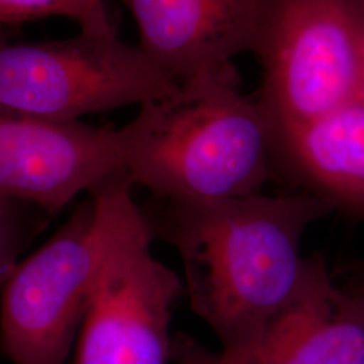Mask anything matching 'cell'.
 <instances>
[{"instance_id":"6da1fadb","label":"cell","mask_w":364,"mask_h":364,"mask_svg":"<svg viewBox=\"0 0 364 364\" xmlns=\"http://www.w3.org/2000/svg\"><path fill=\"white\" fill-rule=\"evenodd\" d=\"M144 209L151 234L180 255L183 293L220 347L258 335L294 297L308 267L301 243L333 205L311 192L215 201L158 200Z\"/></svg>"},{"instance_id":"7a4b0ae2","label":"cell","mask_w":364,"mask_h":364,"mask_svg":"<svg viewBox=\"0 0 364 364\" xmlns=\"http://www.w3.org/2000/svg\"><path fill=\"white\" fill-rule=\"evenodd\" d=\"M123 129L126 177L158 200L195 203L260 193L275 178L274 132L236 72L139 105Z\"/></svg>"},{"instance_id":"3957f363","label":"cell","mask_w":364,"mask_h":364,"mask_svg":"<svg viewBox=\"0 0 364 364\" xmlns=\"http://www.w3.org/2000/svg\"><path fill=\"white\" fill-rule=\"evenodd\" d=\"M126 174L92 191L95 273L76 364H169L180 275L151 251L144 209Z\"/></svg>"},{"instance_id":"277c9868","label":"cell","mask_w":364,"mask_h":364,"mask_svg":"<svg viewBox=\"0 0 364 364\" xmlns=\"http://www.w3.org/2000/svg\"><path fill=\"white\" fill-rule=\"evenodd\" d=\"M252 53L274 136L364 96V0H263Z\"/></svg>"},{"instance_id":"5b68a950","label":"cell","mask_w":364,"mask_h":364,"mask_svg":"<svg viewBox=\"0 0 364 364\" xmlns=\"http://www.w3.org/2000/svg\"><path fill=\"white\" fill-rule=\"evenodd\" d=\"M181 85L112 25L72 38L10 43L0 28V109L52 122L164 100Z\"/></svg>"},{"instance_id":"8992f818","label":"cell","mask_w":364,"mask_h":364,"mask_svg":"<svg viewBox=\"0 0 364 364\" xmlns=\"http://www.w3.org/2000/svg\"><path fill=\"white\" fill-rule=\"evenodd\" d=\"M93 201L78 205L60 231L3 287L0 350L13 364H65L81 329L95 273Z\"/></svg>"},{"instance_id":"52a82bcc","label":"cell","mask_w":364,"mask_h":364,"mask_svg":"<svg viewBox=\"0 0 364 364\" xmlns=\"http://www.w3.org/2000/svg\"><path fill=\"white\" fill-rule=\"evenodd\" d=\"M120 174H126L123 129L0 109V196L55 215Z\"/></svg>"},{"instance_id":"ba28073f","label":"cell","mask_w":364,"mask_h":364,"mask_svg":"<svg viewBox=\"0 0 364 364\" xmlns=\"http://www.w3.org/2000/svg\"><path fill=\"white\" fill-rule=\"evenodd\" d=\"M176 364H364V321L353 294L340 290L320 254L308 257L299 291L258 335L210 350L196 338H173Z\"/></svg>"},{"instance_id":"9c48e42d","label":"cell","mask_w":364,"mask_h":364,"mask_svg":"<svg viewBox=\"0 0 364 364\" xmlns=\"http://www.w3.org/2000/svg\"><path fill=\"white\" fill-rule=\"evenodd\" d=\"M138 26V46L178 85L235 70L252 52L263 0H119Z\"/></svg>"},{"instance_id":"30bf717a","label":"cell","mask_w":364,"mask_h":364,"mask_svg":"<svg viewBox=\"0 0 364 364\" xmlns=\"http://www.w3.org/2000/svg\"><path fill=\"white\" fill-rule=\"evenodd\" d=\"M275 164L333 208L364 215V96L274 136Z\"/></svg>"},{"instance_id":"8fae6325","label":"cell","mask_w":364,"mask_h":364,"mask_svg":"<svg viewBox=\"0 0 364 364\" xmlns=\"http://www.w3.org/2000/svg\"><path fill=\"white\" fill-rule=\"evenodd\" d=\"M50 16H66L80 27L112 25L103 0H0V28Z\"/></svg>"},{"instance_id":"7c38bea8","label":"cell","mask_w":364,"mask_h":364,"mask_svg":"<svg viewBox=\"0 0 364 364\" xmlns=\"http://www.w3.org/2000/svg\"><path fill=\"white\" fill-rule=\"evenodd\" d=\"M15 201L0 196V287L18 266L21 250V221Z\"/></svg>"},{"instance_id":"4fadbf2b","label":"cell","mask_w":364,"mask_h":364,"mask_svg":"<svg viewBox=\"0 0 364 364\" xmlns=\"http://www.w3.org/2000/svg\"><path fill=\"white\" fill-rule=\"evenodd\" d=\"M348 272L355 277V279L362 282L364 289V260L352 263L351 266H348Z\"/></svg>"},{"instance_id":"5bb4252c","label":"cell","mask_w":364,"mask_h":364,"mask_svg":"<svg viewBox=\"0 0 364 364\" xmlns=\"http://www.w3.org/2000/svg\"><path fill=\"white\" fill-rule=\"evenodd\" d=\"M352 294H353V299H355L356 311H358L359 316L362 317V320L364 321V289L360 290V291L352 293Z\"/></svg>"}]
</instances>
